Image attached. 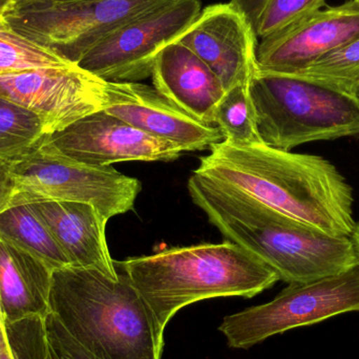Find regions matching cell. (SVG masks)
I'll list each match as a JSON object with an SVG mask.
<instances>
[{"label":"cell","instance_id":"23","mask_svg":"<svg viewBox=\"0 0 359 359\" xmlns=\"http://www.w3.org/2000/svg\"><path fill=\"white\" fill-rule=\"evenodd\" d=\"M293 76L355 96L359 88V37L318 59L299 75Z\"/></svg>","mask_w":359,"mask_h":359},{"label":"cell","instance_id":"7","mask_svg":"<svg viewBox=\"0 0 359 359\" xmlns=\"http://www.w3.org/2000/svg\"><path fill=\"white\" fill-rule=\"evenodd\" d=\"M46 138V137H44ZM11 164V205L42 201L88 203L105 219L134 209L142 184L113 166H90L65 157L46 140Z\"/></svg>","mask_w":359,"mask_h":359},{"label":"cell","instance_id":"11","mask_svg":"<svg viewBox=\"0 0 359 359\" xmlns=\"http://www.w3.org/2000/svg\"><path fill=\"white\" fill-rule=\"evenodd\" d=\"M44 140L65 157L99 168L128 161L172 162L183 153L174 143L147 134L104 109Z\"/></svg>","mask_w":359,"mask_h":359},{"label":"cell","instance_id":"25","mask_svg":"<svg viewBox=\"0 0 359 359\" xmlns=\"http://www.w3.org/2000/svg\"><path fill=\"white\" fill-rule=\"evenodd\" d=\"M12 162L0 159V212L10 206L15 194L14 181L11 175Z\"/></svg>","mask_w":359,"mask_h":359},{"label":"cell","instance_id":"1","mask_svg":"<svg viewBox=\"0 0 359 359\" xmlns=\"http://www.w3.org/2000/svg\"><path fill=\"white\" fill-rule=\"evenodd\" d=\"M187 187L192 202L227 241L261 259L288 285L337 276L359 265L349 236L327 233L196 172Z\"/></svg>","mask_w":359,"mask_h":359},{"label":"cell","instance_id":"26","mask_svg":"<svg viewBox=\"0 0 359 359\" xmlns=\"http://www.w3.org/2000/svg\"><path fill=\"white\" fill-rule=\"evenodd\" d=\"M0 359H15L4 328V318L0 314Z\"/></svg>","mask_w":359,"mask_h":359},{"label":"cell","instance_id":"12","mask_svg":"<svg viewBox=\"0 0 359 359\" xmlns=\"http://www.w3.org/2000/svg\"><path fill=\"white\" fill-rule=\"evenodd\" d=\"M358 37V0L327 6L262 39L257 48V71L299 75Z\"/></svg>","mask_w":359,"mask_h":359},{"label":"cell","instance_id":"16","mask_svg":"<svg viewBox=\"0 0 359 359\" xmlns=\"http://www.w3.org/2000/svg\"><path fill=\"white\" fill-rule=\"evenodd\" d=\"M154 88L172 104L203 123L213 116L226 90L210 67L179 40L160 52L151 72Z\"/></svg>","mask_w":359,"mask_h":359},{"label":"cell","instance_id":"3","mask_svg":"<svg viewBox=\"0 0 359 359\" xmlns=\"http://www.w3.org/2000/svg\"><path fill=\"white\" fill-rule=\"evenodd\" d=\"M93 268L53 271L50 312L101 359H161L164 333L130 278Z\"/></svg>","mask_w":359,"mask_h":359},{"label":"cell","instance_id":"8","mask_svg":"<svg viewBox=\"0 0 359 359\" xmlns=\"http://www.w3.org/2000/svg\"><path fill=\"white\" fill-rule=\"evenodd\" d=\"M348 312H359V265L313 282L289 284L273 301L225 316L219 330L230 348L247 350Z\"/></svg>","mask_w":359,"mask_h":359},{"label":"cell","instance_id":"15","mask_svg":"<svg viewBox=\"0 0 359 359\" xmlns=\"http://www.w3.org/2000/svg\"><path fill=\"white\" fill-rule=\"evenodd\" d=\"M71 266L93 268L117 280L119 273L109 253L107 224L100 211L88 203L42 201L31 203Z\"/></svg>","mask_w":359,"mask_h":359},{"label":"cell","instance_id":"19","mask_svg":"<svg viewBox=\"0 0 359 359\" xmlns=\"http://www.w3.org/2000/svg\"><path fill=\"white\" fill-rule=\"evenodd\" d=\"M249 84H238L226 92L213 116V124L223 136V141L236 147L265 144L257 128V116Z\"/></svg>","mask_w":359,"mask_h":359},{"label":"cell","instance_id":"31","mask_svg":"<svg viewBox=\"0 0 359 359\" xmlns=\"http://www.w3.org/2000/svg\"><path fill=\"white\" fill-rule=\"evenodd\" d=\"M358 1H359V0H358Z\"/></svg>","mask_w":359,"mask_h":359},{"label":"cell","instance_id":"21","mask_svg":"<svg viewBox=\"0 0 359 359\" xmlns=\"http://www.w3.org/2000/svg\"><path fill=\"white\" fill-rule=\"evenodd\" d=\"M46 136L43 120L37 114L0 97V159H19Z\"/></svg>","mask_w":359,"mask_h":359},{"label":"cell","instance_id":"27","mask_svg":"<svg viewBox=\"0 0 359 359\" xmlns=\"http://www.w3.org/2000/svg\"><path fill=\"white\" fill-rule=\"evenodd\" d=\"M13 0H0V19L4 18L12 6Z\"/></svg>","mask_w":359,"mask_h":359},{"label":"cell","instance_id":"10","mask_svg":"<svg viewBox=\"0 0 359 359\" xmlns=\"http://www.w3.org/2000/svg\"><path fill=\"white\" fill-rule=\"evenodd\" d=\"M105 81L78 65L0 74V97L37 114L46 135L103 109Z\"/></svg>","mask_w":359,"mask_h":359},{"label":"cell","instance_id":"18","mask_svg":"<svg viewBox=\"0 0 359 359\" xmlns=\"http://www.w3.org/2000/svg\"><path fill=\"white\" fill-rule=\"evenodd\" d=\"M0 240L35 255L53 270L71 266L46 224L29 204L11 205L0 212Z\"/></svg>","mask_w":359,"mask_h":359},{"label":"cell","instance_id":"14","mask_svg":"<svg viewBox=\"0 0 359 359\" xmlns=\"http://www.w3.org/2000/svg\"><path fill=\"white\" fill-rule=\"evenodd\" d=\"M103 109L134 128L163 140L183 151H205L222 142L217 126L188 115L154 86L139 82H107Z\"/></svg>","mask_w":359,"mask_h":359},{"label":"cell","instance_id":"30","mask_svg":"<svg viewBox=\"0 0 359 359\" xmlns=\"http://www.w3.org/2000/svg\"><path fill=\"white\" fill-rule=\"evenodd\" d=\"M58 1H65V0H58Z\"/></svg>","mask_w":359,"mask_h":359},{"label":"cell","instance_id":"5","mask_svg":"<svg viewBox=\"0 0 359 359\" xmlns=\"http://www.w3.org/2000/svg\"><path fill=\"white\" fill-rule=\"evenodd\" d=\"M262 140L280 151L359 138V101L299 76L255 72L249 84Z\"/></svg>","mask_w":359,"mask_h":359},{"label":"cell","instance_id":"17","mask_svg":"<svg viewBox=\"0 0 359 359\" xmlns=\"http://www.w3.org/2000/svg\"><path fill=\"white\" fill-rule=\"evenodd\" d=\"M53 271L42 259L0 240V314L4 322L50 313Z\"/></svg>","mask_w":359,"mask_h":359},{"label":"cell","instance_id":"29","mask_svg":"<svg viewBox=\"0 0 359 359\" xmlns=\"http://www.w3.org/2000/svg\"><path fill=\"white\" fill-rule=\"evenodd\" d=\"M355 97L356 98H358V100L359 101V88L358 90V92H356Z\"/></svg>","mask_w":359,"mask_h":359},{"label":"cell","instance_id":"20","mask_svg":"<svg viewBox=\"0 0 359 359\" xmlns=\"http://www.w3.org/2000/svg\"><path fill=\"white\" fill-rule=\"evenodd\" d=\"M250 23L257 39H264L320 10L326 0H230Z\"/></svg>","mask_w":359,"mask_h":359},{"label":"cell","instance_id":"6","mask_svg":"<svg viewBox=\"0 0 359 359\" xmlns=\"http://www.w3.org/2000/svg\"><path fill=\"white\" fill-rule=\"evenodd\" d=\"M170 0H13L4 20L78 65L99 42Z\"/></svg>","mask_w":359,"mask_h":359},{"label":"cell","instance_id":"9","mask_svg":"<svg viewBox=\"0 0 359 359\" xmlns=\"http://www.w3.org/2000/svg\"><path fill=\"white\" fill-rule=\"evenodd\" d=\"M201 0H170L99 42L78 63L107 82H140L156 59L177 41L201 12Z\"/></svg>","mask_w":359,"mask_h":359},{"label":"cell","instance_id":"4","mask_svg":"<svg viewBox=\"0 0 359 359\" xmlns=\"http://www.w3.org/2000/svg\"><path fill=\"white\" fill-rule=\"evenodd\" d=\"M115 265L130 278L162 333L186 306L215 297L251 299L280 280L271 268L230 241L168 249Z\"/></svg>","mask_w":359,"mask_h":359},{"label":"cell","instance_id":"28","mask_svg":"<svg viewBox=\"0 0 359 359\" xmlns=\"http://www.w3.org/2000/svg\"><path fill=\"white\" fill-rule=\"evenodd\" d=\"M351 238L353 241L354 245H355L356 251H358L359 257V219L356 222L355 229H354Z\"/></svg>","mask_w":359,"mask_h":359},{"label":"cell","instance_id":"2","mask_svg":"<svg viewBox=\"0 0 359 359\" xmlns=\"http://www.w3.org/2000/svg\"><path fill=\"white\" fill-rule=\"evenodd\" d=\"M200 157L196 174L224 182L263 204L332 236L355 229L353 188L337 166L316 155L225 141Z\"/></svg>","mask_w":359,"mask_h":359},{"label":"cell","instance_id":"13","mask_svg":"<svg viewBox=\"0 0 359 359\" xmlns=\"http://www.w3.org/2000/svg\"><path fill=\"white\" fill-rule=\"evenodd\" d=\"M178 40L210 67L226 92L250 83L257 72L259 39L244 15L230 2L201 10Z\"/></svg>","mask_w":359,"mask_h":359},{"label":"cell","instance_id":"22","mask_svg":"<svg viewBox=\"0 0 359 359\" xmlns=\"http://www.w3.org/2000/svg\"><path fill=\"white\" fill-rule=\"evenodd\" d=\"M75 65L15 31L0 19V74Z\"/></svg>","mask_w":359,"mask_h":359},{"label":"cell","instance_id":"24","mask_svg":"<svg viewBox=\"0 0 359 359\" xmlns=\"http://www.w3.org/2000/svg\"><path fill=\"white\" fill-rule=\"evenodd\" d=\"M43 358L42 359H101L74 339L53 313L44 318Z\"/></svg>","mask_w":359,"mask_h":359}]
</instances>
